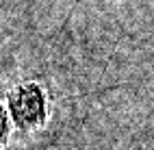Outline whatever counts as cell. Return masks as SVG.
Masks as SVG:
<instances>
[{
	"mask_svg": "<svg viewBox=\"0 0 154 150\" xmlns=\"http://www.w3.org/2000/svg\"><path fill=\"white\" fill-rule=\"evenodd\" d=\"M11 102V113L13 120L22 126L30 128L42 124V120L46 117V105H44V94L37 85H22L9 98Z\"/></svg>",
	"mask_w": 154,
	"mask_h": 150,
	"instance_id": "obj_1",
	"label": "cell"
},
{
	"mask_svg": "<svg viewBox=\"0 0 154 150\" xmlns=\"http://www.w3.org/2000/svg\"><path fill=\"white\" fill-rule=\"evenodd\" d=\"M7 131H9V124H7V117H5V111L0 109V148H2L5 139H7Z\"/></svg>",
	"mask_w": 154,
	"mask_h": 150,
	"instance_id": "obj_2",
	"label": "cell"
}]
</instances>
